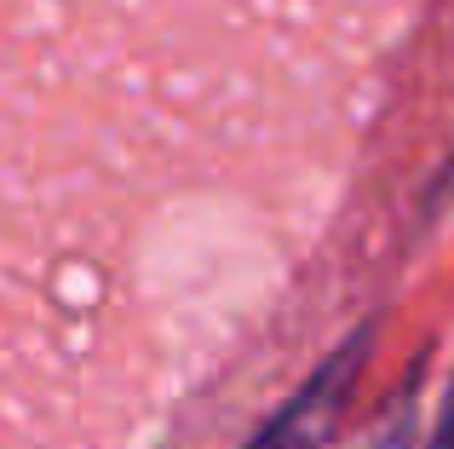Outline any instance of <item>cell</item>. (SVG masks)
<instances>
[{
  "mask_svg": "<svg viewBox=\"0 0 454 449\" xmlns=\"http://www.w3.org/2000/svg\"><path fill=\"white\" fill-rule=\"evenodd\" d=\"M356 358H363V340H351V346H345L340 358H333L328 369H322L317 381H310L305 392L282 409L277 427H265V432H259V444H247V449H300L305 438H317V415H333V404L345 398V381H351Z\"/></svg>",
  "mask_w": 454,
  "mask_h": 449,
  "instance_id": "obj_1",
  "label": "cell"
},
{
  "mask_svg": "<svg viewBox=\"0 0 454 449\" xmlns=\"http://www.w3.org/2000/svg\"><path fill=\"white\" fill-rule=\"evenodd\" d=\"M368 449H414V398H403L397 404V415H391V427L380 432Z\"/></svg>",
  "mask_w": 454,
  "mask_h": 449,
  "instance_id": "obj_2",
  "label": "cell"
},
{
  "mask_svg": "<svg viewBox=\"0 0 454 449\" xmlns=\"http://www.w3.org/2000/svg\"><path fill=\"white\" fill-rule=\"evenodd\" d=\"M426 449H454V381H449V398L437 409V427H432V444Z\"/></svg>",
  "mask_w": 454,
  "mask_h": 449,
  "instance_id": "obj_3",
  "label": "cell"
}]
</instances>
